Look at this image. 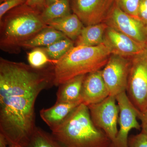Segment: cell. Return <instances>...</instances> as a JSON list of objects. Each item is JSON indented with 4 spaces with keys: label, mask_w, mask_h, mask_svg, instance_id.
Wrapping results in <instances>:
<instances>
[{
    "label": "cell",
    "mask_w": 147,
    "mask_h": 147,
    "mask_svg": "<svg viewBox=\"0 0 147 147\" xmlns=\"http://www.w3.org/2000/svg\"><path fill=\"white\" fill-rule=\"evenodd\" d=\"M111 55L104 42L93 47L74 46L55 64L54 86H59L76 76L100 70Z\"/></svg>",
    "instance_id": "cell-4"
},
{
    "label": "cell",
    "mask_w": 147,
    "mask_h": 147,
    "mask_svg": "<svg viewBox=\"0 0 147 147\" xmlns=\"http://www.w3.org/2000/svg\"><path fill=\"white\" fill-rule=\"evenodd\" d=\"M59 1V0H45V7Z\"/></svg>",
    "instance_id": "cell-29"
},
{
    "label": "cell",
    "mask_w": 147,
    "mask_h": 147,
    "mask_svg": "<svg viewBox=\"0 0 147 147\" xmlns=\"http://www.w3.org/2000/svg\"><path fill=\"white\" fill-rule=\"evenodd\" d=\"M0 147H23L10 144L6 139L2 138L0 139Z\"/></svg>",
    "instance_id": "cell-28"
},
{
    "label": "cell",
    "mask_w": 147,
    "mask_h": 147,
    "mask_svg": "<svg viewBox=\"0 0 147 147\" xmlns=\"http://www.w3.org/2000/svg\"><path fill=\"white\" fill-rule=\"evenodd\" d=\"M52 134L64 147H110L111 141L92 121L88 107L79 105Z\"/></svg>",
    "instance_id": "cell-3"
},
{
    "label": "cell",
    "mask_w": 147,
    "mask_h": 147,
    "mask_svg": "<svg viewBox=\"0 0 147 147\" xmlns=\"http://www.w3.org/2000/svg\"><path fill=\"white\" fill-rule=\"evenodd\" d=\"M7 1V0H0V3H1L5 1Z\"/></svg>",
    "instance_id": "cell-30"
},
{
    "label": "cell",
    "mask_w": 147,
    "mask_h": 147,
    "mask_svg": "<svg viewBox=\"0 0 147 147\" xmlns=\"http://www.w3.org/2000/svg\"><path fill=\"white\" fill-rule=\"evenodd\" d=\"M131 59L111 54L103 69L102 78L110 96H116L126 92Z\"/></svg>",
    "instance_id": "cell-7"
},
{
    "label": "cell",
    "mask_w": 147,
    "mask_h": 147,
    "mask_svg": "<svg viewBox=\"0 0 147 147\" xmlns=\"http://www.w3.org/2000/svg\"><path fill=\"white\" fill-rule=\"evenodd\" d=\"M126 92L140 112L147 109V57L145 53L131 59Z\"/></svg>",
    "instance_id": "cell-5"
},
{
    "label": "cell",
    "mask_w": 147,
    "mask_h": 147,
    "mask_svg": "<svg viewBox=\"0 0 147 147\" xmlns=\"http://www.w3.org/2000/svg\"><path fill=\"white\" fill-rule=\"evenodd\" d=\"M138 118L141 121L142 132L147 135V109L144 112L139 111Z\"/></svg>",
    "instance_id": "cell-26"
},
{
    "label": "cell",
    "mask_w": 147,
    "mask_h": 147,
    "mask_svg": "<svg viewBox=\"0 0 147 147\" xmlns=\"http://www.w3.org/2000/svg\"><path fill=\"white\" fill-rule=\"evenodd\" d=\"M27 147H64L52 134L36 127Z\"/></svg>",
    "instance_id": "cell-20"
},
{
    "label": "cell",
    "mask_w": 147,
    "mask_h": 147,
    "mask_svg": "<svg viewBox=\"0 0 147 147\" xmlns=\"http://www.w3.org/2000/svg\"><path fill=\"white\" fill-rule=\"evenodd\" d=\"M29 65L35 68H40L49 64H55L57 61L49 59L45 52L40 47L32 49L28 54Z\"/></svg>",
    "instance_id": "cell-21"
},
{
    "label": "cell",
    "mask_w": 147,
    "mask_h": 147,
    "mask_svg": "<svg viewBox=\"0 0 147 147\" xmlns=\"http://www.w3.org/2000/svg\"><path fill=\"white\" fill-rule=\"evenodd\" d=\"M111 54L131 59L145 53L147 45L137 42L131 38L108 26L104 42Z\"/></svg>",
    "instance_id": "cell-11"
},
{
    "label": "cell",
    "mask_w": 147,
    "mask_h": 147,
    "mask_svg": "<svg viewBox=\"0 0 147 147\" xmlns=\"http://www.w3.org/2000/svg\"><path fill=\"white\" fill-rule=\"evenodd\" d=\"M105 23L137 42L147 45V28L138 18L129 15L115 3Z\"/></svg>",
    "instance_id": "cell-10"
},
{
    "label": "cell",
    "mask_w": 147,
    "mask_h": 147,
    "mask_svg": "<svg viewBox=\"0 0 147 147\" xmlns=\"http://www.w3.org/2000/svg\"><path fill=\"white\" fill-rule=\"evenodd\" d=\"M108 26L105 23L84 26L79 36L74 41V45L93 47L102 44Z\"/></svg>",
    "instance_id": "cell-16"
},
{
    "label": "cell",
    "mask_w": 147,
    "mask_h": 147,
    "mask_svg": "<svg viewBox=\"0 0 147 147\" xmlns=\"http://www.w3.org/2000/svg\"><path fill=\"white\" fill-rule=\"evenodd\" d=\"M115 96H109L96 104L88 105L94 124L102 129L113 143L118 133L117 123L119 113Z\"/></svg>",
    "instance_id": "cell-6"
},
{
    "label": "cell",
    "mask_w": 147,
    "mask_h": 147,
    "mask_svg": "<svg viewBox=\"0 0 147 147\" xmlns=\"http://www.w3.org/2000/svg\"><path fill=\"white\" fill-rule=\"evenodd\" d=\"M82 103V101L70 103L56 102L50 108L40 110V115L52 131L62 123L74 110Z\"/></svg>",
    "instance_id": "cell-13"
},
{
    "label": "cell",
    "mask_w": 147,
    "mask_h": 147,
    "mask_svg": "<svg viewBox=\"0 0 147 147\" xmlns=\"http://www.w3.org/2000/svg\"><path fill=\"white\" fill-rule=\"evenodd\" d=\"M119 110L118 122L120 129L115 140L110 147H128V134L132 129L140 130L141 125L137 121L139 110L129 99L126 92L116 96Z\"/></svg>",
    "instance_id": "cell-9"
},
{
    "label": "cell",
    "mask_w": 147,
    "mask_h": 147,
    "mask_svg": "<svg viewBox=\"0 0 147 147\" xmlns=\"http://www.w3.org/2000/svg\"><path fill=\"white\" fill-rule=\"evenodd\" d=\"M86 75L76 76L60 85L57 92L56 102H82V86Z\"/></svg>",
    "instance_id": "cell-14"
},
{
    "label": "cell",
    "mask_w": 147,
    "mask_h": 147,
    "mask_svg": "<svg viewBox=\"0 0 147 147\" xmlns=\"http://www.w3.org/2000/svg\"><path fill=\"white\" fill-rule=\"evenodd\" d=\"M116 4L130 16L138 18V9L141 0H115Z\"/></svg>",
    "instance_id": "cell-22"
},
{
    "label": "cell",
    "mask_w": 147,
    "mask_h": 147,
    "mask_svg": "<svg viewBox=\"0 0 147 147\" xmlns=\"http://www.w3.org/2000/svg\"><path fill=\"white\" fill-rule=\"evenodd\" d=\"M138 18L147 28V0H141L138 12Z\"/></svg>",
    "instance_id": "cell-25"
},
{
    "label": "cell",
    "mask_w": 147,
    "mask_h": 147,
    "mask_svg": "<svg viewBox=\"0 0 147 147\" xmlns=\"http://www.w3.org/2000/svg\"><path fill=\"white\" fill-rule=\"evenodd\" d=\"M128 147H147V135L141 131L136 135H131L128 138Z\"/></svg>",
    "instance_id": "cell-23"
},
{
    "label": "cell",
    "mask_w": 147,
    "mask_h": 147,
    "mask_svg": "<svg viewBox=\"0 0 147 147\" xmlns=\"http://www.w3.org/2000/svg\"><path fill=\"white\" fill-rule=\"evenodd\" d=\"M28 0H7L0 5V18L9 11L22 5L26 3Z\"/></svg>",
    "instance_id": "cell-24"
},
{
    "label": "cell",
    "mask_w": 147,
    "mask_h": 147,
    "mask_svg": "<svg viewBox=\"0 0 147 147\" xmlns=\"http://www.w3.org/2000/svg\"><path fill=\"white\" fill-rule=\"evenodd\" d=\"M73 13L84 26L105 23L115 4V0H71Z\"/></svg>",
    "instance_id": "cell-8"
},
{
    "label": "cell",
    "mask_w": 147,
    "mask_h": 147,
    "mask_svg": "<svg viewBox=\"0 0 147 147\" xmlns=\"http://www.w3.org/2000/svg\"><path fill=\"white\" fill-rule=\"evenodd\" d=\"M67 37L61 32L47 26L31 39L24 42L21 48L29 49L47 47L54 42Z\"/></svg>",
    "instance_id": "cell-17"
},
{
    "label": "cell",
    "mask_w": 147,
    "mask_h": 147,
    "mask_svg": "<svg viewBox=\"0 0 147 147\" xmlns=\"http://www.w3.org/2000/svg\"><path fill=\"white\" fill-rule=\"evenodd\" d=\"M41 11L26 3L9 11L0 18V48L4 52L18 54L24 42L48 26Z\"/></svg>",
    "instance_id": "cell-2"
},
{
    "label": "cell",
    "mask_w": 147,
    "mask_h": 147,
    "mask_svg": "<svg viewBox=\"0 0 147 147\" xmlns=\"http://www.w3.org/2000/svg\"><path fill=\"white\" fill-rule=\"evenodd\" d=\"M146 57H147V48L146 50Z\"/></svg>",
    "instance_id": "cell-31"
},
{
    "label": "cell",
    "mask_w": 147,
    "mask_h": 147,
    "mask_svg": "<svg viewBox=\"0 0 147 147\" xmlns=\"http://www.w3.org/2000/svg\"><path fill=\"white\" fill-rule=\"evenodd\" d=\"M46 24L48 26L61 32L74 42L79 36L84 26L79 17L74 13L62 18L48 21Z\"/></svg>",
    "instance_id": "cell-15"
},
{
    "label": "cell",
    "mask_w": 147,
    "mask_h": 147,
    "mask_svg": "<svg viewBox=\"0 0 147 147\" xmlns=\"http://www.w3.org/2000/svg\"><path fill=\"white\" fill-rule=\"evenodd\" d=\"M75 46L74 42L68 37L58 40L47 47H40L52 60L57 61Z\"/></svg>",
    "instance_id": "cell-19"
},
{
    "label": "cell",
    "mask_w": 147,
    "mask_h": 147,
    "mask_svg": "<svg viewBox=\"0 0 147 147\" xmlns=\"http://www.w3.org/2000/svg\"><path fill=\"white\" fill-rule=\"evenodd\" d=\"M110 96L102 75V70L87 74L82 86V103L87 106L96 104Z\"/></svg>",
    "instance_id": "cell-12"
},
{
    "label": "cell",
    "mask_w": 147,
    "mask_h": 147,
    "mask_svg": "<svg viewBox=\"0 0 147 147\" xmlns=\"http://www.w3.org/2000/svg\"><path fill=\"white\" fill-rule=\"evenodd\" d=\"M27 5L42 11L45 8V0H28L26 3Z\"/></svg>",
    "instance_id": "cell-27"
},
{
    "label": "cell",
    "mask_w": 147,
    "mask_h": 147,
    "mask_svg": "<svg viewBox=\"0 0 147 147\" xmlns=\"http://www.w3.org/2000/svg\"><path fill=\"white\" fill-rule=\"evenodd\" d=\"M54 78L53 64L35 68L0 58V134L9 144L27 147L36 127V100Z\"/></svg>",
    "instance_id": "cell-1"
},
{
    "label": "cell",
    "mask_w": 147,
    "mask_h": 147,
    "mask_svg": "<svg viewBox=\"0 0 147 147\" xmlns=\"http://www.w3.org/2000/svg\"><path fill=\"white\" fill-rule=\"evenodd\" d=\"M71 0H59L46 7L41 11V17L45 23L71 14Z\"/></svg>",
    "instance_id": "cell-18"
}]
</instances>
